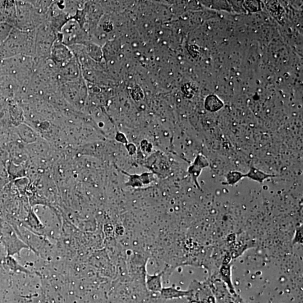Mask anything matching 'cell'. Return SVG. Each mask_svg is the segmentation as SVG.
<instances>
[{"mask_svg": "<svg viewBox=\"0 0 303 303\" xmlns=\"http://www.w3.org/2000/svg\"><path fill=\"white\" fill-rule=\"evenodd\" d=\"M58 33L50 22L46 21L34 30L36 62L45 60L50 57L52 46L58 40Z\"/></svg>", "mask_w": 303, "mask_h": 303, "instance_id": "obj_1", "label": "cell"}, {"mask_svg": "<svg viewBox=\"0 0 303 303\" xmlns=\"http://www.w3.org/2000/svg\"><path fill=\"white\" fill-rule=\"evenodd\" d=\"M18 29L33 32L47 20V17L36 10L30 1L16 2Z\"/></svg>", "mask_w": 303, "mask_h": 303, "instance_id": "obj_2", "label": "cell"}, {"mask_svg": "<svg viewBox=\"0 0 303 303\" xmlns=\"http://www.w3.org/2000/svg\"><path fill=\"white\" fill-rule=\"evenodd\" d=\"M58 40L70 48L91 42L90 36L74 19L68 21L58 34Z\"/></svg>", "mask_w": 303, "mask_h": 303, "instance_id": "obj_3", "label": "cell"}, {"mask_svg": "<svg viewBox=\"0 0 303 303\" xmlns=\"http://www.w3.org/2000/svg\"><path fill=\"white\" fill-rule=\"evenodd\" d=\"M86 88L82 76L76 80L60 84V92L62 98L74 109L81 103Z\"/></svg>", "mask_w": 303, "mask_h": 303, "instance_id": "obj_4", "label": "cell"}, {"mask_svg": "<svg viewBox=\"0 0 303 303\" xmlns=\"http://www.w3.org/2000/svg\"><path fill=\"white\" fill-rule=\"evenodd\" d=\"M82 76L80 66L75 57L65 65L58 67V78L59 84L76 80Z\"/></svg>", "mask_w": 303, "mask_h": 303, "instance_id": "obj_5", "label": "cell"}, {"mask_svg": "<svg viewBox=\"0 0 303 303\" xmlns=\"http://www.w3.org/2000/svg\"><path fill=\"white\" fill-rule=\"evenodd\" d=\"M74 58L70 48L57 40L52 46L50 57L55 65L58 67L65 65Z\"/></svg>", "mask_w": 303, "mask_h": 303, "instance_id": "obj_6", "label": "cell"}, {"mask_svg": "<svg viewBox=\"0 0 303 303\" xmlns=\"http://www.w3.org/2000/svg\"><path fill=\"white\" fill-rule=\"evenodd\" d=\"M19 132L21 139L24 143L32 144L40 140L39 133L26 122L19 126Z\"/></svg>", "mask_w": 303, "mask_h": 303, "instance_id": "obj_7", "label": "cell"}, {"mask_svg": "<svg viewBox=\"0 0 303 303\" xmlns=\"http://www.w3.org/2000/svg\"><path fill=\"white\" fill-rule=\"evenodd\" d=\"M146 286L148 290L154 292L162 291V273L154 274L153 275H146Z\"/></svg>", "mask_w": 303, "mask_h": 303, "instance_id": "obj_8", "label": "cell"}, {"mask_svg": "<svg viewBox=\"0 0 303 303\" xmlns=\"http://www.w3.org/2000/svg\"><path fill=\"white\" fill-rule=\"evenodd\" d=\"M160 292H162V296L166 299L186 296L190 294V291L179 290L173 288H163Z\"/></svg>", "mask_w": 303, "mask_h": 303, "instance_id": "obj_9", "label": "cell"}, {"mask_svg": "<svg viewBox=\"0 0 303 303\" xmlns=\"http://www.w3.org/2000/svg\"><path fill=\"white\" fill-rule=\"evenodd\" d=\"M245 176L248 177L252 179V180L256 182H263L265 179L274 176L268 175V174H266L262 172L259 170L258 169L252 168L250 172L248 173L246 175L244 176V177Z\"/></svg>", "mask_w": 303, "mask_h": 303, "instance_id": "obj_10", "label": "cell"}, {"mask_svg": "<svg viewBox=\"0 0 303 303\" xmlns=\"http://www.w3.org/2000/svg\"><path fill=\"white\" fill-rule=\"evenodd\" d=\"M244 177L242 174L240 172H232L228 174L226 180L228 184L234 185L237 183L241 179Z\"/></svg>", "mask_w": 303, "mask_h": 303, "instance_id": "obj_11", "label": "cell"}]
</instances>
